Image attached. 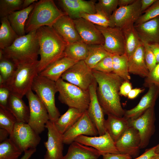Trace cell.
Segmentation results:
<instances>
[{"instance_id":"cell-54","label":"cell","mask_w":159,"mask_h":159,"mask_svg":"<svg viewBox=\"0 0 159 159\" xmlns=\"http://www.w3.org/2000/svg\"><path fill=\"white\" fill-rule=\"evenodd\" d=\"M36 148L29 149L24 152V154L20 159H29L36 151Z\"/></svg>"},{"instance_id":"cell-7","label":"cell","mask_w":159,"mask_h":159,"mask_svg":"<svg viewBox=\"0 0 159 159\" xmlns=\"http://www.w3.org/2000/svg\"><path fill=\"white\" fill-rule=\"evenodd\" d=\"M39 60L29 64H19L14 77L7 86L11 93L22 98L31 89L33 81L39 74Z\"/></svg>"},{"instance_id":"cell-16","label":"cell","mask_w":159,"mask_h":159,"mask_svg":"<svg viewBox=\"0 0 159 159\" xmlns=\"http://www.w3.org/2000/svg\"><path fill=\"white\" fill-rule=\"evenodd\" d=\"M140 138L138 131L130 126L115 142V146L121 154L136 158L140 153Z\"/></svg>"},{"instance_id":"cell-12","label":"cell","mask_w":159,"mask_h":159,"mask_svg":"<svg viewBox=\"0 0 159 159\" xmlns=\"http://www.w3.org/2000/svg\"><path fill=\"white\" fill-rule=\"evenodd\" d=\"M141 4V0H135L131 4L119 7L109 18V27L122 28L134 24L142 14Z\"/></svg>"},{"instance_id":"cell-58","label":"cell","mask_w":159,"mask_h":159,"mask_svg":"<svg viewBox=\"0 0 159 159\" xmlns=\"http://www.w3.org/2000/svg\"><path fill=\"white\" fill-rule=\"evenodd\" d=\"M150 159H159V153L157 154Z\"/></svg>"},{"instance_id":"cell-37","label":"cell","mask_w":159,"mask_h":159,"mask_svg":"<svg viewBox=\"0 0 159 159\" xmlns=\"http://www.w3.org/2000/svg\"><path fill=\"white\" fill-rule=\"evenodd\" d=\"M22 153L9 138L0 143V159H18Z\"/></svg>"},{"instance_id":"cell-14","label":"cell","mask_w":159,"mask_h":159,"mask_svg":"<svg viewBox=\"0 0 159 159\" xmlns=\"http://www.w3.org/2000/svg\"><path fill=\"white\" fill-rule=\"evenodd\" d=\"M96 26L104 37L105 42L102 46L110 54L120 55L125 53L124 37L121 28Z\"/></svg>"},{"instance_id":"cell-10","label":"cell","mask_w":159,"mask_h":159,"mask_svg":"<svg viewBox=\"0 0 159 159\" xmlns=\"http://www.w3.org/2000/svg\"><path fill=\"white\" fill-rule=\"evenodd\" d=\"M61 78L82 89L88 90L90 86L95 80L92 69L84 60L79 61L66 71Z\"/></svg>"},{"instance_id":"cell-48","label":"cell","mask_w":159,"mask_h":159,"mask_svg":"<svg viewBox=\"0 0 159 159\" xmlns=\"http://www.w3.org/2000/svg\"><path fill=\"white\" fill-rule=\"evenodd\" d=\"M103 159H132V158L127 154H114L106 153L102 155Z\"/></svg>"},{"instance_id":"cell-40","label":"cell","mask_w":159,"mask_h":159,"mask_svg":"<svg viewBox=\"0 0 159 159\" xmlns=\"http://www.w3.org/2000/svg\"><path fill=\"white\" fill-rule=\"evenodd\" d=\"M118 6V0H99L95 4L96 12L109 19Z\"/></svg>"},{"instance_id":"cell-3","label":"cell","mask_w":159,"mask_h":159,"mask_svg":"<svg viewBox=\"0 0 159 159\" xmlns=\"http://www.w3.org/2000/svg\"><path fill=\"white\" fill-rule=\"evenodd\" d=\"M39 44L36 31L19 37L10 46L2 49L4 57L17 65L38 61Z\"/></svg>"},{"instance_id":"cell-18","label":"cell","mask_w":159,"mask_h":159,"mask_svg":"<svg viewBox=\"0 0 159 159\" xmlns=\"http://www.w3.org/2000/svg\"><path fill=\"white\" fill-rule=\"evenodd\" d=\"M74 141L95 148L100 152L102 155L106 153L120 154L115 146V142L107 132L103 135L98 136L81 135Z\"/></svg>"},{"instance_id":"cell-34","label":"cell","mask_w":159,"mask_h":159,"mask_svg":"<svg viewBox=\"0 0 159 159\" xmlns=\"http://www.w3.org/2000/svg\"><path fill=\"white\" fill-rule=\"evenodd\" d=\"M88 45L82 41L68 44L65 49V57L77 61L84 60L87 57Z\"/></svg>"},{"instance_id":"cell-36","label":"cell","mask_w":159,"mask_h":159,"mask_svg":"<svg viewBox=\"0 0 159 159\" xmlns=\"http://www.w3.org/2000/svg\"><path fill=\"white\" fill-rule=\"evenodd\" d=\"M17 65L10 59L4 57L0 58V76L2 78V85L8 86L15 74Z\"/></svg>"},{"instance_id":"cell-52","label":"cell","mask_w":159,"mask_h":159,"mask_svg":"<svg viewBox=\"0 0 159 159\" xmlns=\"http://www.w3.org/2000/svg\"><path fill=\"white\" fill-rule=\"evenodd\" d=\"M150 48L155 56L157 63H159V44H150Z\"/></svg>"},{"instance_id":"cell-44","label":"cell","mask_w":159,"mask_h":159,"mask_svg":"<svg viewBox=\"0 0 159 159\" xmlns=\"http://www.w3.org/2000/svg\"><path fill=\"white\" fill-rule=\"evenodd\" d=\"M142 42L144 48L145 62L150 72L154 68L157 63L155 56L150 48V44L145 42Z\"/></svg>"},{"instance_id":"cell-53","label":"cell","mask_w":159,"mask_h":159,"mask_svg":"<svg viewBox=\"0 0 159 159\" xmlns=\"http://www.w3.org/2000/svg\"><path fill=\"white\" fill-rule=\"evenodd\" d=\"M10 134L6 130L3 128H0V143H1L7 139Z\"/></svg>"},{"instance_id":"cell-28","label":"cell","mask_w":159,"mask_h":159,"mask_svg":"<svg viewBox=\"0 0 159 159\" xmlns=\"http://www.w3.org/2000/svg\"><path fill=\"white\" fill-rule=\"evenodd\" d=\"M7 108L16 118L17 122L28 123L29 117V109L22 98L11 93Z\"/></svg>"},{"instance_id":"cell-6","label":"cell","mask_w":159,"mask_h":159,"mask_svg":"<svg viewBox=\"0 0 159 159\" xmlns=\"http://www.w3.org/2000/svg\"><path fill=\"white\" fill-rule=\"evenodd\" d=\"M31 89L47 109L49 120L55 122L61 115L55 104V95L58 92L56 82L38 74L34 79Z\"/></svg>"},{"instance_id":"cell-5","label":"cell","mask_w":159,"mask_h":159,"mask_svg":"<svg viewBox=\"0 0 159 159\" xmlns=\"http://www.w3.org/2000/svg\"><path fill=\"white\" fill-rule=\"evenodd\" d=\"M56 84L59 92L58 99L61 103L82 112L87 110L90 100L88 90H83L61 78Z\"/></svg>"},{"instance_id":"cell-9","label":"cell","mask_w":159,"mask_h":159,"mask_svg":"<svg viewBox=\"0 0 159 159\" xmlns=\"http://www.w3.org/2000/svg\"><path fill=\"white\" fill-rule=\"evenodd\" d=\"M39 135L28 123L17 122L10 134L9 138L23 152L36 148L41 140Z\"/></svg>"},{"instance_id":"cell-29","label":"cell","mask_w":159,"mask_h":159,"mask_svg":"<svg viewBox=\"0 0 159 159\" xmlns=\"http://www.w3.org/2000/svg\"><path fill=\"white\" fill-rule=\"evenodd\" d=\"M35 3L27 8L12 12L7 16L11 27L19 37L26 34L25 23L30 13L34 8Z\"/></svg>"},{"instance_id":"cell-56","label":"cell","mask_w":159,"mask_h":159,"mask_svg":"<svg viewBox=\"0 0 159 159\" xmlns=\"http://www.w3.org/2000/svg\"><path fill=\"white\" fill-rule=\"evenodd\" d=\"M38 1L37 0H24L22 9L27 8L33 4Z\"/></svg>"},{"instance_id":"cell-25","label":"cell","mask_w":159,"mask_h":159,"mask_svg":"<svg viewBox=\"0 0 159 159\" xmlns=\"http://www.w3.org/2000/svg\"><path fill=\"white\" fill-rule=\"evenodd\" d=\"M77 62L65 56L49 66L39 74L56 82L66 71Z\"/></svg>"},{"instance_id":"cell-2","label":"cell","mask_w":159,"mask_h":159,"mask_svg":"<svg viewBox=\"0 0 159 159\" xmlns=\"http://www.w3.org/2000/svg\"><path fill=\"white\" fill-rule=\"evenodd\" d=\"M40 59L39 74L54 62L65 57L67 43L52 26H43L36 30Z\"/></svg>"},{"instance_id":"cell-4","label":"cell","mask_w":159,"mask_h":159,"mask_svg":"<svg viewBox=\"0 0 159 159\" xmlns=\"http://www.w3.org/2000/svg\"><path fill=\"white\" fill-rule=\"evenodd\" d=\"M59 9L52 0H40L35 3L26 22L27 34L43 26H53L61 16L66 14Z\"/></svg>"},{"instance_id":"cell-11","label":"cell","mask_w":159,"mask_h":159,"mask_svg":"<svg viewBox=\"0 0 159 159\" xmlns=\"http://www.w3.org/2000/svg\"><path fill=\"white\" fill-rule=\"evenodd\" d=\"M155 107L147 110L143 115L134 120H128L130 126L138 131L140 138V149L148 145L150 140L155 131Z\"/></svg>"},{"instance_id":"cell-47","label":"cell","mask_w":159,"mask_h":159,"mask_svg":"<svg viewBox=\"0 0 159 159\" xmlns=\"http://www.w3.org/2000/svg\"><path fill=\"white\" fill-rule=\"evenodd\" d=\"M132 89V84L130 81H124L121 85L119 90V95L127 97L130 92Z\"/></svg>"},{"instance_id":"cell-20","label":"cell","mask_w":159,"mask_h":159,"mask_svg":"<svg viewBox=\"0 0 159 159\" xmlns=\"http://www.w3.org/2000/svg\"><path fill=\"white\" fill-rule=\"evenodd\" d=\"M147 93L142 97L137 105L125 110L124 117L128 120H134L143 115L149 108L154 107L159 95V87L154 84L150 85Z\"/></svg>"},{"instance_id":"cell-26","label":"cell","mask_w":159,"mask_h":159,"mask_svg":"<svg viewBox=\"0 0 159 159\" xmlns=\"http://www.w3.org/2000/svg\"><path fill=\"white\" fill-rule=\"evenodd\" d=\"M101 155L100 152L95 148L74 141L62 159H98Z\"/></svg>"},{"instance_id":"cell-46","label":"cell","mask_w":159,"mask_h":159,"mask_svg":"<svg viewBox=\"0 0 159 159\" xmlns=\"http://www.w3.org/2000/svg\"><path fill=\"white\" fill-rule=\"evenodd\" d=\"M11 93L10 90L7 86H0V106L7 107L8 100Z\"/></svg>"},{"instance_id":"cell-50","label":"cell","mask_w":159,"mask_h":159,"mask_svg":"<svg viewBox=\"0 0 159 159\" xmlns=\"http://www.w3.org/2000/svg\"><path fill=\"white\" fill-rule=\"evenodd\" d=\"M145 89L140 88L132 89L127 95V97L130 99H133L137 97L140 93L144 92Z\"/></svg>"},{"instance_id":"cell-42","label":"cell","mask_w":159,"mask_h":159,"mask_svg":"<svg viewBox=\"0 0 159 159\" xmlns=\"http://www.w3.org/2000/svg\"><path fill=\"white\" fill-rule=\"evenodd\" d=\"M80 17L86 19L95 25L104 27L109 26V19L97 12L94 14L83 13L80 15Z\"/></svg>"},{"instance_id":"cell-24","label":"cell","mask_w":159,"mask_h":159,"mask_svg":"<svg viewBox=\"0 0 159 159\" xmlns=\"http://www.w3.org/2000/svg\"><path fill=\"white\" fill-rule=\"evenodd\" d=\"M128 63L130 73L142 77H148L149 71L145 60L144 48L142 42L133 54L128 57Z\"/></svg>"},{"instance_id":"cell-41","label":"cell","mask_w":159,"mask_h":159,"mask_svg":"<svg viewBox=\"0 0 159 159\" xmlns=\"http://www.w3.org/2000/svg\"><path fill=\"white\" fill-rule=\"evenodd\" d=\"M143 14L134 24L143 23L159 16V0H156Z\"/></svg>"},{"instance_id":"cell-31","label":"cell","mask_w":159,"mask_h":159,"mask_svg":"<svg viewBox=\"0 0 159 159\" xmlns=\"http://www.w3.org/2000/svg\"><path fill=\"white\" fill-rule=\"evenodd\" d=\"M83 113L75 108L69 107L54 122L55 126L59 132L63 135L80 118Z\"/></svg>"},{"instance_id":"cell-23","label":"cell","mask_w":159,"mask_h":159,"mask_svg":"<svg viewBox=\"0 0 159 159\" xmlns=\"http://www.w3.org/2000/svg\"><path fill=\"white\" fill-rule=\"evenodd\" d=\"M134 25L142 42L149 44H159V16Z\"/></svg>"},{"instance_id":"cell-21","label":"cell","mask_w":159,"mask_h":159,"mask_svg":"<svg viewBox=\"0 0 159 159\" xmlns=\"http://www.w3.org/2000/svg\"><path fill=\"white\" fill-rule=\"evenodd\" d=\"M58 2L64 12L73 20L80 18V15L83 13L96 12L95 0H59Z\"/></svg>"},{"instance_id":"cell-8","label":"cell","mask_w":159,"mask_h":159,"mask_svg":"<svg viewBox=\"0 0 159 159\" xmlns=\"http://www.w3.org/2000/svg\"><path fill=\"white\" fill-rule=\"evenodd\" d=\"M28 99L29 109L28 124L38 134L45 130V125L49 120L46 107L32 89L26 95Z\"/></svg>"},{"instance_id":"cell-32","label":"cell","mask_w":159,"mask_h":159,"mask_svg":"<svg viewBox=\"0 0 159 159\" xmlns=\"http://www.w3.org/2000/svg\"><path fill=\"white\" fill-rule=\"evenodd\" d=\"M0 49L11 46L19 37L11 27L7 17L0 18Z\"/></svg>"},{"instance_id":"cell-43","label":"cell","mask_w":159,"mask_h":159,"mask_svg":"<svg viewBox=\"0 0 159 159\" xmlns=\"http://www.w3.org/2000/svg\"><path fill=\"white\" fill-rule=\"evenodd\" d=\"M92 69L104 73L112 72L113 67L112 54L110 53L103 58Z\"/></svg>"},{"instance_id":"cell-57","label":"cell","mask_w":159,"mask_h":159,"mask_svg":"<svg viewBox=\"0 0 159 159\" xmlns=\"http://www.w3.org/2000/svg\"><path fill=\"white\" fill-rule=\"evenodd\" d=\"M155 152L156 153H159V143L157 145L155 146Z\"/></svg>"},{"instance_id":"cell-1","label":"cell","mask_w":159,"mask_h":159,"mask_svg":"<svg viewBox=\"0 0 159 159\" xmlns=\"http://www.w3.org/2000/svg\"><path fill=\"white\" fill-rule=\"evenodd\" d=\"M92 71L97 84V99L105 114L123 117L125 110L122 106L119 92L124 80L112 72L104 73Z\"/></svg>"},{"instance_id":"cell-33","label":"cell","mask_w":159,"mask_h":159,"mask_svg":"<svg viewBox=\"0 0 159 159\" xmlns=\"http://www.w3.org/2000/svg\"><path fill=\"white\" fill-rule=\"evenodd\" d=\"M112 72L124 81H130V76L128 70V57L125 53L122 55L112 54Z\"/></svg>"},{"instance_id":"cell-19","label":"cell","mask_w":159,"mask_h":159,"mask_svg":"<svg viewBox=\"0 0 159 159\" xmlns=\"http://www.w3.org/2000/svg\"><path fill=\"white\" fill-rule=\"evenodd\" d=\"M74 21L83 42L87 44H104V37L95 25L82 18L74 19Z\"/></svg>"},{"instance_id":"cell-15","label":"cell","mask_w":159,"mask_h":159,"mask_svg":"<svg viewBox=\"0 0 159 159\" xmlns=\"http://www.w3.org/2000/svg\"><path fill=\"white\" fill-rule=\"evenodd\" d=\"M98 135V131L86 111L80 118L62 135V138L64 144L70 145L81 135L94 136Z\"/></svg>"},{"instance_id":"cell-27","label":"cell","mask_w":159,"mask_h":159,"mask_svg":"<svg viewBox=\"0 0 159 159\" xmlns=\"http://www.w3.org/2000/svg\"><path fill=\"white\" fill-rule=\"evenodd\" d=\"M107 116L105 122V128L115 142L130 126L129 120L124 116L119 117L111 115Z\"/></svg>"},{"instance_id":"cell-38","label":"cell","mask_w":159,"mask_h":159,"mask_svg":"<svg viewBox=\"0 0 159 159\" xmlns=\"http://www.w3.org/2000/svg\"><path fill=\"white\" fill-rule=\"evenodd\" d=\"M17 122L7 107L0 106V128L7 130L10 134Z\"/></svg>"},{"instance_id":"cell-55","label":"cell","mask_w":159,"mask_h":159,"mask_svg":"<svg viewBox=\"0 0 159 159\" xmlns=\"http://www.w3.org/2000/svg\"><path fill=\"white\" fill-rule=\"evenodd\" d=\"M135 0H118L119 7L126 6L132 4Z\"/></svg>"},{"instance_id":"cell-22","label":"cell","mask_w":159,"mask_h":159,"mask_svg":"<svg viewBox=\"0 0 159 159\" xmlns=\"http://www.w3.org/2000/svg\"><path fill=\"white\" fill-rule=\"evenodd\" d=\"M52 27L68 44L82 41L76 28L74 20L66 14L60 17Z\"/></svg>"},{"instance_id":"cell-13","label":"cell","mask_w":159,"mask_h":159,"mask_svg":"<svg viewBox=\"0 0 159 159\" xmlns=\"http://www.w3.org/2000/svg\"><path fill=\"white\" fill-rule=\"evenodd\" d=\"M47 140L44 142L46 150L44 159H62L63 156L62 134L57 130L54 122L49 120L45 125Z\"/></svg>"},{"instance_id":"cell-30","label":"cell","mask_w":159,"mask_h":159,"mask_svg":"<svg viewBox=\"0 0 159 159\" xmlns=\"http://www.w3.org/2000/svg\"><path fill=\"white\" fill-rule=\"evenodd\" d=\"M134 25L131 24L121 28L124 37L125 53L128 57L133 54L142 42Z\"/></svg>"},{"instance_id":"cell-49","label":"cell","mask_w":159,"mask_h":159,"mask_svg":"<svg viewBox=\"0 0 159 159\" xmlns=\"http://www.w3.org/2000/svg\"><path fill=\"white\" fill-rule=\"evenodd\" d=\"M155 146L147 149L141 155L133 159H150L157 154L155 152Z\"/></svg>"},{"instance_id":"cell-35","label":"cell","mask_w":159,"mask_h":159,"mask_svg":"<svg viewBox=\"0 0 159 159\" xmlns=\"http://www.w3.org/2000/svg\"><path fill=\"white\" fill-rule=\"evenodd\" d=\"M87 45L88 54L84 61L88 66L92 69L99 62L110 53L102 45Z\"/></svg>"},{"instance_id":"cell-39","label":"cell","mask_w":159,"mask_h":159,"mask_svg":"<svg viewBox=\"0 0 159 159\" xmlns=\"http://www.w3.org/2000/svg\"><path fill=\"white\" fill-rule=\"evenodd\" d=\"M24 0H0V18L7 17L12 12L22 9Z\"/></svg>"},{"instance_id":"cell-17","label":"cell","mask_w":159,"mask_h":159,"mask_svg":"<svg viewBox=\"0 0 159 159\" xmlns=\"http://www.w3.org/2000/svg\"><path fill=\"white\" fill-rule=\"evenodd\" d=\"M97 83L95 80L89 87L88 90L90 100L87 111L98 131V135L101 136L106 132L104 127L105 120L104 118L105 113L97 99Z\"/></svg>"},{"instance_id":"cell-45","label":"cell","mask_w":159,"mask_h":159,"mask_svg":"<svg viewBox=\"0 0 159 159\" xmlns=\"http://www.w3.org/2000/svg\"><path fill=\"white\" fill-rule=\"evenodd\" d=\"M154 84L159 87V63L149 72L148 77L145 78L144 86L148 87L151 84Z\"/></svg>"},{"instance_id":"cell-51","label":"cell","mask_w":159,"mask_h":159,"mask_svg":"<svg viewBox=\"0 0 159 159\" xmlns=\"http://www.w3.org/2000/svg\"><path fill=\"white\" fill-rule=\"evenodd\" d=\"M156 0H141V10L143 14L155 1Z\"/></svg>"}]
</instances>
